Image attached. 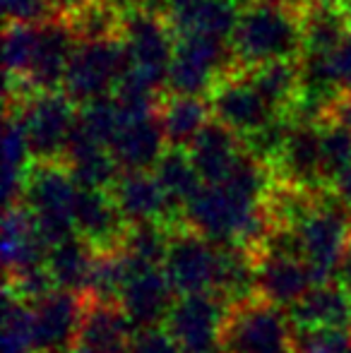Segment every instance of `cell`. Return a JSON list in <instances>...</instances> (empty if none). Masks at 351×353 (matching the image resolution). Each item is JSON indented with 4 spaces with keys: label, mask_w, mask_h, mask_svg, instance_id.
Wrapping results in <instances>:
<instances>
[{
    "label": "cell",
    "mask_w": 351,
    "mask_h": 353,
    "mask_svg": "<svg viewBox=\"0 0 351 353\" xmlns=\"http://www.w3.org/2000/svg\"><path fill=\"white\" fill-rule=\"evenodd\" d=\"M229 43L239 70L299 58L303 53L301 12L281 0H258L253 8L241 12Z\"/></svg>",
    "instance_id": "obj_1"
},
{
    "label": "cell",
    "mask_w": 351,
    "mask_h": 353,
    "mask_svg": "<svg viewBox=\"0 0 351 353\" xmlns=\"http://www.w3.org/2000/svg\"><path fill=\"white\" fill-rule=\"evenodd\" d=\"M224 353H299L289 312L260 296L234 303L221 327Z\"/></svg>",
    "instance_id": "obj_2"
},
{
    "label": "cell",
    "mask_w": 351,
    "mask_h": 353,
    "mask_svg": "<svg viewBox=\"0 0 351 353\" xmlns=\"http://www.w3.org/2000/svg\"><path fill=\"white\" fill-rule=\"evenodd\" d=\"M80 188L70 178L63 163H39L34 161L27 173L22 205L32 212L41 238L48 248L75 236L72 207Z\"/></svg>",
    "instance_id": "obj_3"
},
{
    "label": "cell",
    "mask_w": 351,
    "mask_h": 353,
    "mask_svg": "<svg viewBox=\"0 0 351 353\" xmlns=\"http://www.w3.org/2000/svg\"><path fill=\"white\" fill-rule=\"evenodd\" d=\"M130 53L123 39L77 43L63 79V92L75 106L99 97H108L123 74L130 70Z\"/></svg>",
    "instance_id": "obj_4"
},
{
    "label": "cell",
    "mask_w": 351,
    "mask_h": 353,
    "mask_svg": "<svg viewBox=\"0 0 351 353\" xmlns=\"http://www.w3.org/2000/svg\"><path fill=\"white\" fill-rule=\"evenodd\" d=\"M22 118L32 157L39 163H61L68 137L77 118V106L63 89L58 92H34L14 111Z\"/></svg>",
    "instance_id": "obj_5"
},
{
    "label": "cell",
    "mask_w": 351,
    "mask_h": 353,
    "mask_svg": "<svg viewBox=\"0 0 351 353\" xmlns=\"http://www.w3.org/2000/svg\"><path fill=\"white\" fill-rule=\"evenodd\" d=\"M349 214V207H344L330 192V188H325L318 210L299 226L303 260L308 262V267L313 270L315 279L320 283L334 281L337 265L351 241Z\"/></svg>",
    "instance_id": "obj_6"
},
{
    "label": "cell",
    "mask_w": 351,
    "mask_h": 353,
    "mask_svg": "<svg viewBox=\"0 0 351 353\" xmlns=\"http://www.w3.org/2000/svg\"><path fill=\"white\" fill-rule=\"evenodd\" d=\"M221 245L207 241L185 223L174 226L171 245L161 265L166 279L174 286L176 296L190 293H214L219 276Z\"/></svg>",
    "instance_id": "obj_7"
},
{
    "label": "cell",
    "mask_w": 351,
    "mask_h": 353,
    "mask_svg": "<svg viewBox=\"0 0 351 353\" xmlns=\"http://www.w3.org/2000/svg\"><path fill=\"white\" fill-rule=\"evenodd\" d=\"M229 307V303L217 293L178 296L164 327L174 334L183 353H224L221 327Z\"/></svg>",
    "instance_id": "obj_8"
},
{
    "label": "cell",
    "mask_w": 351,
    "mask_h": 353,
    "mask_svg": "<svg viewBox=\"0 0 351 353\" xmlns=\"http://www.w3.org/2000/svg\"><path fill=\"white\" fill-rule=\"evenodd\" d=\"M85 298L56 288L48 296L29 303L34 353H70L80 339Z\"/></svg>",
    "instance_id": "obj_9"
},
{
    "label": "cell",
    "mask_w": 351,
    "mask_h": 353,
    "mask_svg": "<svg viewBox=\"0 0 351 353\" xmlns=\"http://www.w3.org/2000/svg\"><path fill=\"white\" fill-rule=\"evenodd\" d=\"M207 99H210L212 118L224 123L226 128L239 132L241 137L250 135L258 128H263L265 123H270L274 116H279L263 101V97L255 92V87L248 82L243 70L229 72L217 79Z\"/></svg>",
    "instance_id": "obj_10"
},
{
    "label": "cell",
    "mask_w": 351,
    "mask_h": 353,
    "mask_svg": "<svg viewBox=\"0 0 351 353\" xmlns=\"http://www.w3.org/2000/svg\"><path fill=\"white\" fill-rule=\"evenodd\" d=\"M123 41H126L128 53H130V63L135 68L169 74L178 37L166 14L126 10Z\"/></svg>",
    "instance_id": "obj_11"
},
{
    "label": "cell",
    "mask_w": 351,
    "mask_h": 353,
    "mask_svg": "<svg viewBox=\"0 0 351 353\" xmlns=\"http://www.w3.org/2000/svg\"><path fill=\"white\" fill-rule=\"evenodd\" d=\"M75 48L77 39L63 14H53L51 19L39 24L37 53H34L32 68L22 79L29 87V92H58V89H63V79H66Z\"/></svg>",
    "instance_id": "obj_12"
},
{
    "label": "cell",
    "mask_w": 351,
    "mask_h": 353,
    "mask_svg": "<svg viewBox=\"0 0 351 353\" xmlns=\"http://www.w3.org/2000/svg\"><path fill=\"white\" fill-rule=\"evenodd\" d=\"M176 291L161 267H140L130 274L118 298V305L135 330L161 327L176 303Z\"/></svg>",
    "instance_id": "obj_13"
},
{
    "label": "cell",
    "mask_w": 351,
    "mask_h": 353,
    "mask_svg": "<svg viewBox=\"0 0 351 353\" xmlns=\"http://www.w3.org/2000/svg\"><path fill=\"white\" fill-rule=\"evenodd\" d=\"M111 195L126 223L161 221L169 226L183 223V216L174 210L152 171L121 173L116 185L111 188Z\"/></svg>",
    "instance_id": "obj_14"
},
{
    "label": "cell",
    "mask_w": 351,
    "mask_h": 353,
    "mask_svg": "<svg viewBox=\"0 0 351 353\" xmlns=\"http://www.w3.org/2000/svg\"><path fill=\"white\" fill-rule=\"evenodd\" d=\"M320 283L308 262L301 257L255 255V296L289 310L310 288Z\"/></svg>",
    "instance_id": "obj_15"
},
{
    "label": "cell",
    "mask_w": 351,
    "mask_h": 353,
    "mask_svg": "<svg viewBox=\"0 0 351 353\" xmlns=\"http://www.w3.org/2000/svg\"><path fill=\"white\" fill-rule=\"evenodd\" d=\"M72 221L77 236L85 238L99 252L118 250L128 226L111 190H77Z\"/></svg>",
    "instance_id": "obj_16"
},
{
    "label": "cell",
    "mask_w": 351,
    "mask_h": 353,
    "mask_svg": "<svg viewBox=\"0 0 351 353\" xmlns=\"http://www.w3.org/2000/svg\"><path fill=\"white\" fill-rule=\"evenodd\" d=\"M320 128L323 125H294L289 140L281 147L277 161L272 163L274 181L291 185L320 190L323 178V154H320Z\"/></svg>",
    "instance_id": "obj_17"
},
{
    "label": "cell",
    "mask_w": 351,
    "mask_h": 353,
    "mask_svg": "<svg viewBox=\"0 0 351 353\" xmlns=\"http://www.w3.org/2000/svg\"><path fill=\"white\" fill-rule=\"evenodd\" d=\"M108 149L123 173H140L154 171L159 159L169 149V142H166L159 116L154 113L142 121L126 123Z\"/></svg>",
    "instance_id": "obj_18"
},
{
    "label": "cell",
    "mask_w": 351,
    "mask_h": 353,
    "mask_svg": "<svg viewBox=\"0 0 351 353\" xmlns=\"http://www.w3.org/2000/svg\"><path fill=\"white\" fill-rule=\"evenodd\" d=\"M48 243L41 238L32 212L24 205L8 207L3 216V265L5 276L43 267L48 257Z\"/></svg>",
    "instance_id": "obj_19"
},
{
    "label": "cell",
    "mask_w": 351,
    "mask_h": 353,
    "mask_svg": "<svg viewBox=\"0 0 351 353\" xmlns=\"http://www.w3.org/2000/svg\"><path fill=\"white\" fill-rule=\"evenodd\" d=\"M286 312L294 330H351V296L337 281L315 283Z\"/></svg>",
    "instance_id": "obj_20"
},
{
    "label": "cell",
    "mask_w": 351,
    "mask_h": 353,
    "mask_svg": "<svg viewBox=\"0 0 351 353\" xmlns=\"http://www.w3.org/2000/svg\"><path fill=\"white\" fill-rule=\"evenodd\" d=\"M188 154H190L202 183L219 185L229 178L234 163L243 154V140L239 132L212 118L205 130L195 137V142L188 147Z\"/></svg>",
    "instance_id": "obj_21"
},
{
    "label": "cell",
    "mask_w": 351,
    "mask_h": 353,
    "mask_svg": "<svg viewBox=\"0 0 351 353\" xmlns=\"http://www.w3.org/2000/svg\"><path fill=\"white\" fill-rule=\"evenodd\" d=\"M135 332L137 330L118 303H101L85 298L77 344L89 346L99 353H128Z\"/></svg>",
    "instance_id": "obj_22"
},
{
    "label": "cell",
    "mask_w": 351,
    "mask_h": 353,
    "mask_svg": "<svg viewBox=\"0 0 351 353\" xmlns=\"http://www.w3.org/2000/svg\"><path fill=\"white\" fill-rule=\"evenodd\" d=\"M174 27L176 37H214L231 41L236 27H239L241 12L229 0H190L188 5L166 14Z\"/></svg>",
    "instance_id": "obj_23"
},
{
    "label": "cell",
    "mask_w": 351,
    "mask_h": 353,
    "mask_svg": "<svg viewBox=\"0 0 351 353\" xmlns=\"http://www.w3.org/2000/svg\"><path fill=\"white\" fill-rule=\"evenodd\" d=\"M301 32H303V53L334 56L351 32L339 0H308L301 10Z\"/></svg>",
    "instance_id": "obj_24"
},
{
    "label": "cell",
    "mask_w": 351,
    "mask_h": 353,
    "mask_svg": "<svg viewBox=\"0 0 351 353\" xmlns=\"http://www.w3.org/2000/svg\"><path fill=\"white\" fill-rule=\"evenodd\" d=\"M164 128L169 147L188 149L195 137L205 130L212 121V108L207 97H181V94H164L157 111Z\"/></svg>",
    "instance_id": "obj_25"
},
{
    "label": "cell",
    "mask_w": 351,
    "mask_h": 353,
    "mask_svg": "<svg viewBox=\"0 0 351 353\" xmlns=\"http://www.w3.org/2000/svg\"><path fill=\"white\" fill-rule=\"evenodd\" d=\"M97 255V248L89 245L85 238L77 236V233L72 238H68V241L53 245L46 257V270L51 274L53 283H56V288L82 296L87 291Z\"/></svg>",
    "instance_id": "obj_26"
},
{
    "label": "cell",
    "mask_w": 351,
    "mask_h": 353,
    "mask_svg": "<svg viewBox=\"0 0 351 353\" xmlns=\"http://www.w3.org/2000/svg\"><path fill=\"white\" fill-rule=\"evenodd\" d=\"M154 178L159 181L161 190L166 192L169 202L174 205V210L183 216V210L188 207V202L202 190V178L197 173L195 163H192L188 149L183 147H169L164 152V157L159 159V163L154 166Z\"/></svg>",
    "instance_id": "obj_27"
},
{
    "label": "cell",
    "mask_w": 351,
    "mask_h": 353,
    "mask_svg": "<svg viewBox=\"0 0 351 353\" xmlns=\"http://www.w3.org/2000/svg\"><path fill=\"white\" fill-rule=\"evenodd\" d=\"M75 34L77 43L111 41L123 39V19L126 8L118 0H94L72 12L63 14Z\"/></svg>",
    "instance_id": "obj_28"
},
{
    "label": "cell",
    "mask_w": 351,
    "mask_h": 353,
    "mask_svg": "<svg viewBox=\"0 0 351 353\" xmlns=\"http://www.w3.org/2000/svg\"><path fill=\"white\" fill-rule=\"evenodd\" d=\"M243 74L274 113H284L299 97V58L265 63Z\"/></svg>",
    "instance_id": "obj_29"
},
{
    "label": "cell",
    "mask_w": 351,
    "mask_h": 353,
    "mask_svg": "<svg viewBox=\"0 0 351 353\" xmlns=\"http://www.w3.org/2000/svg\"><path fill=\"white\" fill-rule=\"evenodd\" d=\"M174 226L161 221L128 223L118 250L145 267H161L171 245Z\"/></svg>",
    "instance_id": "obj_30"
},
{
    "label": "cell",
    "mask_w": 351,
    "mask_h": 353,
    "mask_svg": "<svg viewBox=\"0 0 351 353\" xmlns=\"http://www.w3.org/2000/svg\"><path fill=\"white\" fill-rule=\"evenodd\" d=\"M75 123L92 142L101 144V147H111V142L116 140V135L123 128V116L113 94H108V97L92 99V101L77 106Z\"/></svg>",
    "instance_id": "obj_31"
},
{
    "label": "cell",
    "mask_w": 351,
    "mask_h": 353,
    "mask_svg": "<svg viewBox=\"0 0 351 353\" xmlns=\"http://www.w3.org/2000/svg\"><path fill=\"white\" fill-rule=\"evenodd\" d=\"M39 41V24H22V22H5L3 34V56H5V74L19 77L29 72L37 53Z\"/></svg>",
    "instance_id": "obj_32"
},
{
    "label": "cell",
    "mask_w": 351,
    "mask_h": 353,
    "mask_svg": "<svg viewBox=\"0 0 351 353\" xmlns=\"http://www.w3.org/2000/svg\"><path fill=\"white\" fill-rule=\"evenodd\" d=\"M320 154L325 185H330L344 168L351 166V132L342 125L325 123L320 128Z\"/></svg>",
    "instance_id": "obj_33"
},
{
    "label": "cell",
    "mask_w": 351,
    "mask_h": 353,
    "mask_svg": "<svg viewBox=\"0 0 351 353\" xmlns=\"http://www.w3.org/2000/svg\"><path fill=\"white\" fill-rule=\"evenodd\" d=\"M299 353H351V330H296Z\"/></svg>",
    "instance_id": "obj_34"
},
{
    "label": "cell",
    "mask_w": 351,
    "mask_h": 353,
    "mask_svg": "<svg viewBox=\"0 0 351 353\" xmlns=\"http://www.w3.org/2000/svg\"><path fill=\"white\" fill-rule=\"evenodd\" d=\"M3 14L5 22L41 24L58 12L53 0H3Z\"/></svg>",
    "instance_id": "obj_35"
},
{
    "label": "cell",
    "mask_w": 351,
    "mask_h": 353,
    "mask_svg": "<svg viewBox=\"0 0 351 353\" xmlns=\"http://www.w3.org/2000/svg\"><path fill=\"white\" fill-rule=\"evenodd\" d=\"M128 353H183V351L178 346V341L174 339V334L161 325V327L137 330Z\"/></svg>",
    "instance_id": "obj_36"
},
{
    "label": "cell",
    "mask_w": 351,
    "mask_h": 353,
    "mask_svg": "<svg viewBox=\"0 0 351 353\" xmlns=\"http://www.w3.org/2000/svg\"><path fill=\"white\" fill-rule=\"evenodd\" d=\"M332 61H334V70H337L339 87H342L344 92H351V32L342 41V46L334 51Z\"/></svg>",
    "instance_id": "obj_37"
},
{
    "label": "cell",
    "mask_w": 351,
    "mask_h": 353,
    "mask_svg": "<svg viewBox=\"0 0 351 353\" xmlns=\"http://www.w3.org/2000/svg\"><path fill=\"white\" fill-rule=\"evenodd\" d=\"M328 123H334V125H342L351 132V92H339L337 97L332 99L328 111Z\"/></svg>",
    "instance_id": "obj_38"
},
{
    "label": "cell",
    "mask_w": 351,
    "mask_h": 353,
    "mask_svg": "<svg viewBox=\"0 0 351 353\" xmlns=\"http://www.w3.org/2000/svg\"><path fill=\"white\" fill-rule=\"evenodd\" d=\"M330 192H332L334 197H337L339 202H342L344 207H349L351 210V166L344 168L342 173H339L337 178H334L332 183H330Z\"/></svg>",
    "instance_id": "obj_39"
},
{
    "label": "cell",
    "mask_w": 351,
    "mask_h": 353,
    "mask_svg": "<svg viewBox=\"0 0 351 353\" xmlns=\"http://www.w3.org/2000/svg\"><path fill=\"white\" fill-rule=\"evenodd\" d=\"M334 281L339 283V286L344 288V291L351 296V241L347 245V250H344L342 260H339L337 265V272H334Z\"/></svg>",
    "instance_id": "obj_40"
},
{
    "label": "cell",
    "mask_w": 351,
    "mask_h": 353,
    "mask_svg": "<svg viewBox=\"0 0 351 353\" xmlns=\"http://www.w3.org/2000/svg\"><path fill=\"white\" fill-rule=\"evenodd\" d=\"M126 10H140V12H161L164 14L166 0H118Z\"/></svg>",
    "instance_id": "obj_41"
},
{
    "label": "cell",
    "mask_w": 351,
    "mask_h": 353,
    "mask_svg": "<svg viewBox=\"0 0 351 353\" xmlns=\"http://www.w3.org/2000/svg\"><path fill=\"white\" fill-rule=\"evenodd\" d=\"M53 3H56L58 14H68V12H72V10L82 8V5L94 3V0H53Z\"/></svg>",
    "instance_id": "obj_42"
},
{
    "label": "cell",
    "mask_w": 351,
    "mask_h": 353,
    "mask_svg": "<svg viewBox=\"0 0 351 353\" xmlns=\"http://www.w3.org/2000/svg\"><path fill=\"white\" fill-rule=\"evenodd\" d=\"M229 3L234 5V8L239 10V12H245V10L253 8V5L258 3V0H229Z\"/></svg>",
    "instance_id": "obj_43"
},
{
    "label": "cell",
    "mask_w": 351,
    "mask_h": 353,
    "mask_svg": "<svg viewBox=\"0 0 351 353\" xmlns=\"http://www.w3.org/2000/svg\"><path fill=\"white\" fill-rule=\"evenodd\" d=\"M190 0H166V8H164V14H169V12H174V10L178 8H183V5H188Z\"/></svg>",
    "instance_id": "obj_44"
},
{
    "label": "cell",
    "mask_w": 351,
    "mask_h": 353,
    "mask_svg": "<svg viewBox=\"0 0 351 353\" xmlns=\"http://www.w3.org/2000/svg\"><path fill=\"white\" fill-rule=\"evenodd\" d=\"M339 8H342L344 17H347V22L351 24V0H339Z\"/></svg>",
    "instance_id": "obj_45"
},
{
    "label": "cell",
    "mask_w": 351,
    "mask_h": 353,
    "mask_svg": "<svg viewBox=\"0 0 351 353\" xmlns=\"http://www.w3.org/2000/svg\"><path fill=\"white\" fill-rule=\"evenodd\" d=\"M70 353H99V351L89 349V346H82V344H77V346H75V349H72Z\"/></svg>",
    "instance_id": "obj_46"
},
{
    "label": "cell",
    "mask_w": 351,
    "mask_h": 353,
    "mask_svg": "<svg viewBox=\"0 0 351 353\" xmlns=\"http://www.w3.org/2000/svg\"><path fill=\"white\" fill-rule=\"evenodd\" d=\"M296 3H299V5H301V10H303V5L308 3V0H296Z\"/></svg>",
    "instance_id": "obj_47"
},
{
    "label": "cell",
    "mask_w": 351,
    "mask_h": 353,
    "mask_svg": "<svg viewBox=\"0 0 351 353\" xmlns=\"http://www.w3.org/2000/svg\"><path fill=\"white\" fill-rule=\"evenodd\" d=\"M349 226H351V214H349Z\"/></svg>",
    "instance_id": "obj_48"
}]
</instances>
